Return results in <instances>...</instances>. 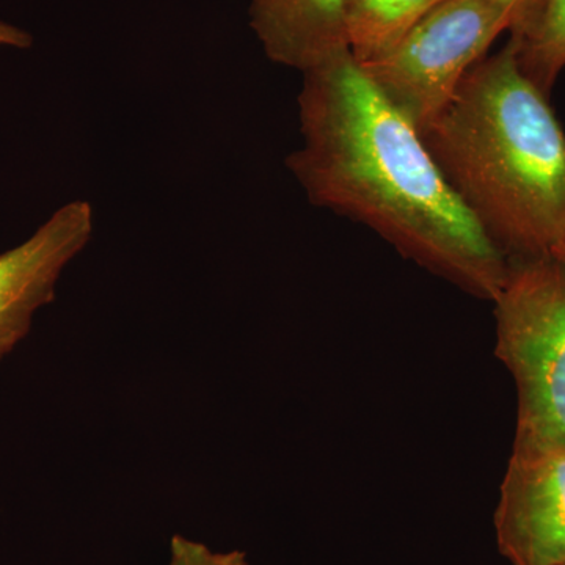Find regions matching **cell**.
<instances>
[{
	"instance_id": "obj_1",
	"label": "cell",
	"mask_w": 565,
	"mask_h": 565,
	"mask_svg": "<svg viewBox=\"0 0 565 565\" xmlns=\"http://www.w3.org/2000/svg\"><path fill=\"white\" fill-rule=\"evenodd\" d=\"M302 145L286 159L315 206L366 226L408 262L493 302L509 262L445 181L422 134L351 52L303 73Z\"/></svg>"
},
{
	"instance_id": "obj_2",
	"label": "cell",
	"mask_w": 565,
	"mask_h": 565,
	"mask_svg": "<svg viewBox=\"0 0 565 565\" xmlns=\"http://www.w3.org/2000/svg\"><path fill=\"white\" fill-rule=\"evenodd\" d=\"M422 139L476 225L512 262L565 244V132L511 40L467 74Z\"/></svg>"
},
{
	"instance_id": "obj_3",
	"label": "cell",
	"mask_w": 565,
	"mask_h": 565,
	"mask_svg": "<svg viewBox=\"0 0 565 565\" xmlns=\"http://www.w3.org/2000/svg\"><path fill=\"white\" fill-rule=\"evenodd\" d=\"M494 305V355L514 379L515 434L565 445V263H509Z\"/></svg>"
},
{
	"instance_id": "obj_4",
	"label": "cell",
	"mask_w": 565,
	"mask_h": 565,
	"mask_svg": "<svg viewBox=\"0 0 565 565\" xmlns=\"http://www.w3.org/2000/svg\"><path fill=\"white\" fill-rule=\"evenodd\" d=\"M509 28L508 14L493 0H446L392 50L356 63L419 132L446 109L467 74Z\"/></svg>"
},
{
	"instance_id": "obj_5",
	"label": "cell",
	"mask_w": 565,
	"mask_h": 565,
	"mask_svg": "<svg viewBox=\"0 0 565 565\" xmlns=\"http://www.w3.org/2000/svg\"><path fill=\"white\" fill-rule=\"evenodd\" d=\"M493 522L509 564H565V445L514 435Z\"/></svg>"
},
{
	"instance_id": "obj_6",
	"label": "cell",
	"mask_w": 565,
	"mask_h": 565,
	"mask_svg": "<svg viewBox=\"0 0 565 565\" xmlns=\"http://www.w3.org/2000/svg\"><path fill=\"white\" fill-rule=\"evenodd\" d=\"M93 230L92 204L73 200L24 243L0 253V362L28 337L41 308L55 299L63 270L90 243Z\"/></svg>"
},
{
	"instance_id": "obj_7",
	"label": "cell",
	"mask_w": 565,
	"mask_h": 565,
	"mask_svg": "<svg viewBox=\"0 0 565 565\" xmlns=\"http://www.w3.org/2000/svg\"><path fill=\"white\" fill-rule=\"evenodd\" d=\"M250 25L267 57L307 73L351 52L348 0H248Z\"/></svg>"
},
{
	"instance_id": "obj_8",
	"label": "cell",
	"mask_w": 565,
	"mask_h": 565,
	"mask_svg": "<svg viewBox=\"0 0 565 565\" xmlns=\"http://www.w3.org/2000/svg\"><path fill=\"white\" fill-rule=\"evenodd\" d=\"M446 0H348L352 57L370 62L392 50L424 14Z\"/></svg>"
},
{
	"instance_id": "obj_9",
	"label": "cell",
	"mask_w": 565,
	"mask_h": 565,
	"mask_svg": "<svg viewBox=\"0 0 565 565\" xmlns=\"http://www.w3.org/2000/svg\"><path fill=\"white\" fill-rule=\"evenodd\" d=\"M514 43L516 62L539 90L552 96L565 70V0H542L537 21Z\"/></svg>"
},
{
	"instance_id": "obj_10",
	"label": "cell",
	"mask_w": 565,
	"mask_h": 565,
	"mask_svg": "<svg viewBox=\"0 0 565 565\" xmlns=\"http://www.w3.org/2000/svg\"><path fill=\"white\" fill-rule=\"evenodd\" d=\"M169 565H252L244 552H214L192 539L173 535Z\"/></svg>"
},
{
	"instance_id": "obj_11",
	"label": "cell",
	"mask_w": 565,
	"mask_h": 565,
	"mask_svg": "<svg viewBox=\"0 0 565 565\" xmlns=\"http://www.w3.org/2000/svg\"><path fill=\"white\" fill-rule=\"evenodd\" d=\"M508 14L509 39H523L533 29L541 11L542 0H493Z\"/></svg>"
},
{
	"instance_id": "obj_12",
	"label": "cell",
	"mask_w": 565,
	"mask_h": 565,
	"mask_svg": "<svg viewBox=\"0 0 565 565\" xmlns=\"http://www.w3.org/2000/svg\"><path fill=\"white\" fill-rule=\"evenodd\" d=\"M33 39L31 33L18 25L0 20V47H13V50H29Z\"/></svg>"
},
{
	"instance_id": "obj_13",
	"label": "cell",
	"mask_w": 565,
	"mask_h": 565,
	"mask_svg": "<svg viewBox=\"0 0 565 565\" xmlns=\"http://www.w3.org/2000/svg\"><path fill=\"white\" fill-rule=\"evenodd\" d=\"M553 255L557 256V258H559L561 262L565 263V244L561 245V247L557 248V250L553 253Z\"/></svg>"
},
{
	"instance_id": "obj_14",
	"label": "cell",
	"mask_w": 565,
	"mask_h": 565,
	"mask_svg": "<svg viewBox=\"0 0 565 565\" xmlns=\"http://www.w3.org/2000/svg\"><path fill=\"white\" fill-rule=\"evenodd\" d=\"M563 565H565V564H563Z\"/></svg>"
}]
</instances>
